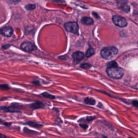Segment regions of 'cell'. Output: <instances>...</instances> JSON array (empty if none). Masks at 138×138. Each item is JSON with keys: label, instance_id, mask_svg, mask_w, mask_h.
Here are the masks:
<instances>
[{"label": "cell", "instance_id": "obj_16", "mask_svg": "<svg viewBox=\"0 0 138 138\" xmlns=\"http://www.w3.org/2000/svg\"><path fill=\"white\" fill-rule=\"evenodd\" d=\"M121 9H122V10H123L125 12H126V13H128V12L130 10L129 5H128L127 4H124L123 5H122Z\"/></svg>", "mask_w": 138, "mask_h": 138}, {"label": "cell", "instance_id": "obj_1", "mask_svg": "<svg viewBox=\"0 0 138 138\" xmlns=\"http://www.w3.org/2000/svg\"><path fill=\"white\" fill-rule=\"evenodd\" d=\"M118 53V49L114 47H106L103 49L100 52V55L105 59H111Z\"/></svg>", "mask_w": 138, "mask_h": 138}, {"label": "cell", "instance_id": "obj_18", "mask_svg": "<svg viewBox=\"0 0 138 138\" xmlns=\"http://www.w3.org/2000/svg\"><path fill=\"white\" fill-rule=\"evenodd\" d=\"M35 5L33 4H29L26 6V8L27 9V10H33L35 8Z\"/></svg>", "mask_w": 138, "mask_h": 138}, {"label": "cell", "instance_id": "obj_21", "mask_svg": "<svg viewBox=\"0 0 138 138\" xmlns=\"http://www.w3.org/2000/svg\"><path fill=\"white\" fill-rule=\"evenodd\" d=\"M95 119H96V116H87V117L86 118V120L89 122L91 121H92Z\"/></svg>", "mask_w": 138, "mask_h": 138}, {"label": "cell", "instance_id": "obj_15", "mask_svg": "<svg viewBox=\"0 0 138 138\" xmlns=\"http://www.w3.org/2000/svg\"><path fill=\"white\" fill-rule=\"evenodd\" d=\"M107 67H118V64L115 61H112L107 63Z\"/></svg>", "mask_w": 138, "mask_h": 138}, {"label": "cell", "instance_id": "obj_11", "mask_svg": "<svg viewBox=\"0 0 138 138\" xmlns=\"http://www.w3.org/2000/svg\"><path fill=\"white\" fill-rule=\"evenodd\" d=\"M84 102L85 104L89 105H94L96 104V100L93 98L91 97L86 98L84 100Z\"/></svg>", "mask_w": 138, "mask_h": 138}, {"label": "cell", "instance_id": "obj_4", "mask_svg": "<svg viewBox=\"0 0 138 138\" xmlns=\"http://www.w3.org/2000/svg\"><path fill=\"white\" fill-rule=\"evenodd\" d=\"M112 21L115 26L119 27L124 28L126 27L127 25V22L124 17L114 15L112 17Z\"/></svg>", "mask_w": 138, "mask_h": 138}, {"label": "cell", "instance_id": "obj_20", "mask_svg": "<svg viewBox=\"0 0 138 138\" xmlns=\"http://www.w3.org/2000/svg\"><path fill=\"white\" fill-rule=\"evenodd\" d=\"M132 104L138 108V100H133L132 101Z\"/></svg>", "mask_w": 138, "mask_h": 138}, {"label": "cell", "instance_id": "obj_12", "mask_svg": "<svg viewBox=\"0 0 138 138\" xmlns=\"http://www.w3.org/2000/svg\"><path fill=\"white\" fill-rule=\"evenodd\" d=\"M26 125L30 126H32L35 128H41L42 126V125L38 123V122H36L34 121H29L26 122Z\"/></svg>", "mask_w": 138, "mask_h": 138}, {"label": "cell", "instance_id": "obj_17", "mask_svg": "<svg viewBox=\"0 0 138 138\" xmlns=\"http://www.w3.org/2000/svg\"><path fill=\"white\" fill-rule=\"evenodd\" d=\"M91 65L88 63H84V64H82L81 65V67H82V68L84 69H89L90 67H91Z\"/></svg>", "mask_w": 138, "mask_h": 138}, {"label": "cell", "instance_id": "obj_9", "mask_svg": "<svg viewBox=\"0 0 138 138\" xmlns=\"http://www.w3.org/2000/svg\"><path fill=\"white\" fill-rule=\"evenodd\" d=\"M81 22L86 26H91L93 24V20L90 17H84L81 20Z\"/></svg>", "mask_w": 138, "mask_h": 138}, {"label": "cell", "instance_id": "obj_24", "mask_svg": "<svg viewBox=\"0 0 138 138\" xmlns=\"http://www.w3.org/2000/svg\"></svg>", "mask_w": 138, "mask_h": 138}, {"label": "cell", "instance_id": "obj_2", "mask_svg": "<svg viewBox=\"0 0 138 138\" xmlns=\"http://www.w3.org/2000/svg\"><path fill=\"white\" fill-rule=\"evenodd\" d=\"M106 71L107 75L113 79H120L124 74V70L119 67H107Z\"/></svg>", "mask_w": 138, "mask_h": 138}, {"label": "cell", "instance_id": "obj_10", "mask_svg": "<svg viewBox=\"0 0 138 138\" xmlns=\"http://www.w3.org/2000/svg\"><path fill=\"white\" fill-rule=\"evenodd\" d=\"M30 107L33 110H36V109H42V108H43L44 105V104L40 102H36L35 103L33 104H31V105H30Z\"/></svg>", "mask_w": 138, "mask_h": 138}, {"label": "cell", "instance_id": "obj_8", "mask_svg": "<svg viewBox=\"0 0 138 138\" xmlns=\"http://www.w3.org/2000/svg\"><path fill=\"white\" fill-rule=\"evenodd\" d=\"M1 34L5 37H10L13 33V29L10 27H5L1 29Z\"/></svg>", "mask_w": 138, "mask_h": 138}, {"label": "cell", "instance_id": "obj_7", "mask_svg": "<svg viewBox=\"0 0 138 138\" xmlns=\"http://www.w3.org/2000/svg\"><path fill=\"white\" fill-rule=\"evenodd\" d=\"M1 110L2 112H19L20 110V106L17 105H11L9 107L5 106H1Z\"/></svg>", "mask_w": 138, "mask_h": 138}, {"label": "cell", "instance_id": "obj_22", "mask_svg": "<svg viewBox=\"0 0 138 138\" xmlns=\"http://www.w3.org/2000/svg\"><path fill=\"white\" fill-rule=\"evenodd\" d=\"M80 126L82 127V128H83L84 130H86L88 126L86 124H80Z\"/></svg>", "mask_w": 138, "mask_h": 138}, {"label": "cell", "instance_id": "obj_14", "mask_svg": "<svg viewBox=\"0 0 138 138\" xmlns=\"http://www.w3.org/2000/svg\"><path fill=\"white\" fill-rule=\"evenodd\" d=\"M42 96H43L45 98H49V99H54L55 98V97L53 95H52L51 94H50L48 92H44L42 93Z\"/></svg>", "mask_w": 138, "mask_h": 138}, {"label": "cell", "instance_id": "obj_5", "mask_svg": "<svg viewBox=\"0 0 138 138\" xmlns=\"http://www.w3.org/2000/svg\"><path fill=\"white\" fill-rule=\"evenodd\" d=\"M21 48L24 51L30 53V52H31L35 50V47L34 45H33L31 43L29 42H23V43L21 44Z\"/></svg>", "mask_w": 138, "mask_h": 138}, {"label": "cell", "instance_id": "obj_19", "mask_svg": "<svg viewBox=\"0 0 138 138\" xmlns=\"http://www.w3.org/2000/svg\"><path fill=\"white\" fill-rule=\"evenodd\" d=\"M1 90H8L9 89V86L7 84H1L0 86Z\"/></svg>", "mask_w": 138, "mask_h": 138}, {"label": "cell", "instance_id": "obj_3", "mask_svg": "<svg viewBox=\"0 0 138 138\" xmlns=\"http://www.w3.org/2000/svg\"><path fill=\"white\" fill-rule=\"evenodd\" d=\"M64 28L67 31L75 33V34L78 33L79 27L77 23L74 22H67L64 24Z\"/></svg>", "mask_w": 138, "mask_h": 138}, {"label": "cell", "instance_id": "obj_23", "mask_svg": "<svg viewBox=\"0 0 138 138\" xmlns=\"http://www.w3.org/2000/svg\"><path fill=\"white\" fill-rule=\"evenodd\" d=\"M4 125H5V126H10L11 125V124H9L8 123V122H4Z\"/></svg>", "mask_w": 138, "mask_h": 138}, {"label": "cell", "instance_id": "obj_6", "mask_svg": "<svg viewBox=\"0 0 138 138\" xmlns=\"http://www.w3.org/2000/svg\"><path fill=\"white\" fill-rule=\"evenodd\" d=\"M72 57L73 62L75 64H77L84 59V55L81 51H76L72 54Z\"/></svg>", "mask_w": 138, "mask_h": 138}, {"label": "cell", "instance_id": "obj_13", "mask_svg": "<svg viewBox=\"0 0 138 138\" xmlns=\"http://www.w3.org/2000/svg\"><path fill=\"white\" fill-rule=\"evenodd\" d=\"M94 53L95 52L93 49L89 48L87 50L86 53V57H90L93 55L94 54Z\"/></svg>", "mask_w": 138, "mask_h": 138}]
</instances>
